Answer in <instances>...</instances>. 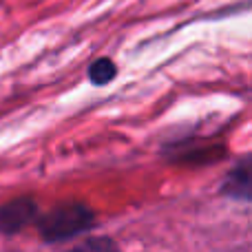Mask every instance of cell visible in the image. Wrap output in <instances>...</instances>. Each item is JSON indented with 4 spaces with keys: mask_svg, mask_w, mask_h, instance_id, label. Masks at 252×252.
Here are the masks:
<instances>
[{
    "mask_svg": "<svg viewBox=\"0 0 252 252\" xmlns=\"http://www.w3.org/2000/svg\"><path fill=\"white\" fill-rule=\"evenodd\" d=\"M95 221V215L84 204H62L53 208L40 219V235L44 241L56 244V241L73 239L75 235H82Z\"/></svg>",
    "mask_w": 252,
    "mask_h": 252,
    "instance_id": "cell-1",
    "label": "cell"
},
{
    "mask_svg": "<svg viewBox=\"0 0 252 252\" xmlns=\"http://www.w3.org/2000/svg\"><path fill=\"white\" fill-rule=\"evenodd\" d=\"M38 215V204L29 197H18L0 206V235H13L27 228Z\"/></svg>",
    "mask_w": 252,
    "mask_h": 252,
    "instance_id": "cell-2",
    "label": "cell"
},
{
    "mask_svg": "<svg viewBox=\"0 0 252 252\" xmlns=\"http://www.w3.org/2000/svg\"><path fill=\"white\" fill-rule=\"evenodd\" d=\"M221 192L232 199L248 201L250 199V155L241 157V161L228 173V177L223 179Z\"/></svg>",
    "mask_w": 252,
    "mask_h": 252,
    "instance_id": "cell-3",
    "label": "cell"
},
{
    "mask_svg": "<svg viewBox=\"0 0 252 252\" xmlns=\"http://www.w3.org/2000/svg\"><path fill=\"white\" fill-rule=\"evenodd\" d=\"M118 75V66L111 58H97L95 62H91L89 66V80H91L95 87H104L111 80H115Z\"/></svg>",
    "mask_w": 252,
    "mask_h": 252,
    "instance_id": "cell-4",
    "label": "cell"
},
{
    "mask_svg": "<svg viewBox=\"0 0 252 252\" xmlns=\"http://www.w3.org/2000/svg\"><path fill=\"white\" fill-rule=\"evenodd\" d=\"M69 252H120V248L115 246V241L106 239V237H93V239H87L84 244L75 246Z\"/></svg>",
    "mask_w": 252,
    "mask_h": 252,
    "instance_id": "cell-5",
    "label": "cell"
}]
</instances>
